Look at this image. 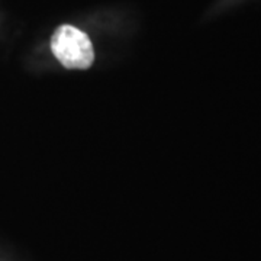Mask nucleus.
<instances>
[{
    "instance_id": "1",
    "label": "nucleus",
    "mask_w": 261,
    "mask_h": 261,
    "mask_svg": "<svg viewBox=\"0 0 261 261\" xmlns=\"http://www.w3.org/2000/svg\"><path fill=\"white\" fill-rule=\"evenodd\" d=\"M51 49L57 60L70 70H86L94 61L90 38L71 25H63L57 29L51 39Z\"/></svg>"
}]
</instances>
